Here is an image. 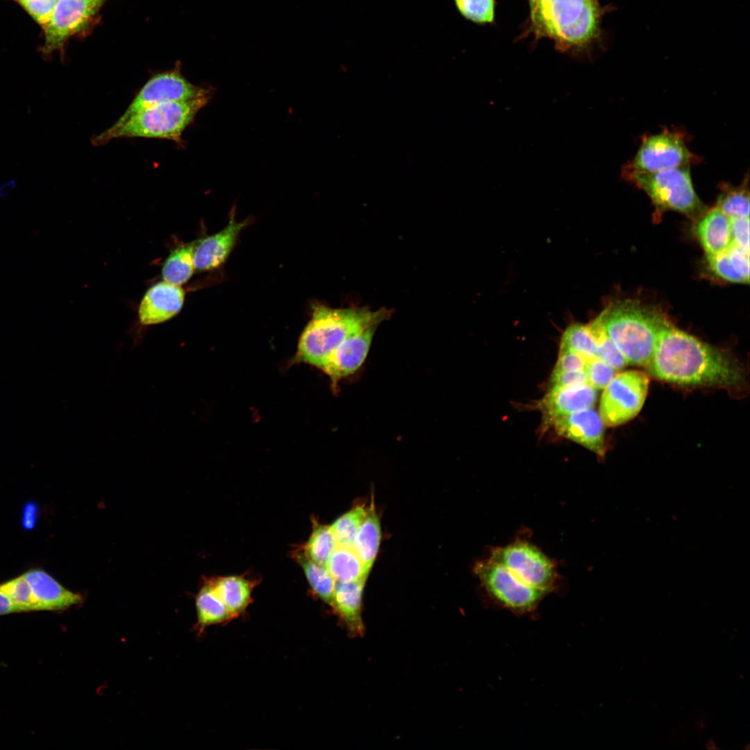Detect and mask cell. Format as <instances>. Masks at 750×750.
I'll use <instances>...</instances> for the list:
<instances>
[{
    "instance_id": "6da1fadb",
    "label": "cell",
    "mask_w": 750,
    "mask_h": 750,
    "mask_svg": "<svg viewBox=\"0 0 750 750\" xmlns=\"http://www.w3.org/2000/svg\"><path fill=\"white\" fill-rule=\"evenodd\" d=\"M646 368L655 378L683 385L739 389L745 372L728 351L710 345L671 324L660 335Z\"/></svg>"
},
{
    "instance_id": "7a4b0ae2",
    "label": "cell",
    "mask_w": 750,
    "mask_h": 750,
    "mask_svg": "<svg viewBox=\"0 0 750 750\" xmlns=\"http://www.w3.org/2000/svg\"><path fill=\"white\" fill-rule=\"evenodd\" d=\"M628 364L646 367L662 331L672 324L655 306L635 299L617 300L597 317Z\"/></svg>"
},
{
    "instance_id": "3957f363",
    "label": "cell",
    "mask_w": 750,
    "mask_h": 750,
    "mask_svg": "<svg viewBox=\"0 0 750 750\" xmlns=\"http://www.w3.org/2000/svg\"><path fill=\"white\" fill-rule=\"evenodd\" d=\"M389 310L364 308L334 309L316 306L299 342L297 359L321 368L329 355L350 335L376 320H385Z\"/></svg>"
},
{
    "instance_id": "277c9868",
    "label": "cell",
    "mask_w": 750,
    "mask_h": 750,
    "mask_svg": "<svg viewBox=\"0 0 750 750\" xmlns=\"http://www.w3.org/2000/svg\"><path fill=\"white\" fill-rule=\"evenodd\" d=\"M212 92L181 101L158 104L133 115L92 139L94 145H102L113 139L145 138L182 142L185 129L209 101Z\"/></svg>"
},
{
    "instance_id": "5b68a950",
    "label": "cell",
    "mask_w": 750,
    "mask_h": 750,
    "mask_svg": "<svg viewBox=\"0 0 750 750\" xmlns=\"http://www.w3.org/2000/svg\"><path fill=\"white\" fill-rule=\"evenodd\" d=\"M624 174L649 196L657 213L671 210L697 219L707 210L693 187L690 165L651 173Z\"/></svg>"
},
{
    "instance_id": "8992f818",
    "label": "cell",
    "mask_w": 750,
    "mask_h": 750,
    "mask_svg": "<svg viewBox=\"0 0 750 750\" xmlns=\"http://www.w3.org/2000/svg\"><path fill=\"white\" fill-rule=\"evenodd\" d=\"M474 571L488 594L500 606L515 612L533 611L547 594L526 584L490 557L477 562Z\"/></svg>"
},
{
    "instance_id": "52a82bcc",
    "label": "cell",
    "mask_w": 750,
    "mask_h": 750,
    "mask_svg": "<svg viewBox=\"0 0 750 750\" xmlns=\"http://www.w3.org/2000/svg\"><path fill=\"white\" fill-rule=\"evenodd\" d=\"M489 557L502 564L526 584L547 594L558 579L556 562L525 540H516L496 547Z\"/></svg>"
},
{
    "instance_id": "ba28073f",
    "label": "cell",
    "mask_w": 750,
    "mask_h": 750,
    "mask_svg": "<svg viewBox=\"0 0 750 750\" xmlns=\"http://www.w3.org/2000/svg\"><path fill=\"white\" fill-rule=\"evenodd\" d=\"M649 385L647 374L638 370L617 373L603 389L599 415L605 426H617L633 419L641 410Z\"/></svg>"
},
{
    "instance_id": "9c48e42d",
    "label": "cell",
    "mask_w": 750,
    "mask_h": 750,
    "mask_svg": "<svg viewBox=\"0 0 750 750\" xmlns=\"http://www.w3.org/2000/svg\"><path fill=\"white\" fill-rule=\"evenodd\" d=\"M108 0H58L47 23L42 27L44 56L62 52L70 38L82 33L94 22Z\"/></svg>"
},
{
    "instance_id": "30bf717a",
    "label": "cell",
    "mask_w": 750,
    "mask_h": 750,
    "mask_svg": "<svg viewBox=\"0 0 750 750\" xmlns=\"http://www.w3.org/2000/svg\"><path fill=\"white\" fill-rule=\"evenodd\" d=\"M210 92H212L210 88L197 86L188 81L179 67L158 73L143 85L116 123H122L153 106L190 100Z\"/></svg>"
},
{
    "instance_id": "8fae6325",
    "label": "cell",
    "mask_w": 750,
    "mask_h": 750,
    "mask_svg": "<svg viewBox=\"0 0 750 750\" xmlns=\"http://www.w3.org/2000/svg\"><path fill=\"white\" fill-rule=\"evenodd\" d=\"M692 157L679 134L665 131L642 139L625 172H656L690 165Z\"/></svg>"
},
{
    "instance_id": "7c38bea8",
    "label": "cell",
    "mask_w": 750,
    "mask_h": 750,
    "mask_svg": "<svg viewBox=\"0 0 750 750\" xmlns=\"http://www.w3.org/2000/svg\"><path fill=\"white\" fill-rule=\"evenodd\" d=\"M376 320L347 337L327 358L320 368L336 384L357 371L365 362L378 324Z\"/></svg>"
},
{
    "instance_id": "4fadbf2b",
    "label": "cell",
    "mask_w": 750,
    "mask_h": 750,
    "mask_svg": "<svg viewBox=\"0 0 750 750\" xmlns=\"http://www.w3.org/2000/svg\"><path fill=\"white\" fill-rule=\"evenodd\" d=\"M553 424L559 435L573 440L599 457L605 456V425L599 414L592 408L560 417Z\"/></svg>"
},
{
    "instance_id": "5bb4252c",
    "label": "cell",
    "mask_w": 750,
    "mask_h": 750,
    "mask_svg": "<svg viewBox=\"0 0 750 750\" xmlns=\"http://www.w3.org/2000/svg\"><path fill=\"white\" fill-rule=\"evenodd\" d=\"M184 297V290L180 285L165 281L154 284L146 292L140 303V322L148 326L170 319L181 310Z\"/></svg>"
},
{
    "instance_id": "9a60e30c",
    "label": "cell",
    "mask_w": 750,
    "mask_h": 750,
    "mask_svg": "<svg viewBox=\"0 0 750 750\" xmlns=\"http://www.w3.org/2000/svg\"><path fill=\"white\" fill-rule=\"evenodd\" d=\"M597 391L588 384L551 388L540 403L544 422L549 424L568 414L593 406Z\"/></svg>"
},
{
    "instance_id": "2e32d148",
    "label": "cell",
    "mask_w": 750,
    "mask_h": 750,
    "mask_svg": "<svg viewBox=\"0 0 750 750\" xmlns=\"http://www.w3.org/2000/svg\"><path fill=\"white\" fill-rule=\"evenodd\" d=\"M22 576L29 585L41 610H65L83 601L80 594L65 588L42 569H31Z\"/></svg>"
},
{
    "instance_id": "e0dca14e",
    "label": "cell",
    "mask_w": 750,
    "mask_h": 750,
    "mask_svg": "<svg viewBox=\"0 0 750 750\" xmlns=\"http://www.w3.org/2000/svg\"><path fill=\"white\" fill-rule=\"evenodd\" d=\"M245 225L246 222H237L234 212H232L228 224L224 228L203 240L201 239L194 251L195 269L199 271L210 270L223 263Z\"/></svg>"
},
{
    "instance_id": "ac0fdd59",
    "label": "cell",
    "mask_w": 750,
    "mask_h": 750,
    "mask_svg": "<svg viewBox=\"0 0 750 750\" xmlns=\"http://www.w3.org/2000/svg\"><path fill=\"white\" fill-rule=\"evenodd\" d=\"M694 232L706 257L718 255L733 244L731 220L715 206L697 218Z\"/></svg>"
},
{
    "instance_id": "d6986e66",
    "label": "cell",
    "mask_w": 750,
    "mask_h": 750,
    "mask_svg": "<svg viewBox=\"0 0 750 750\" xmlns=\"http://www.w3.org/2000/svg\"><path fill=\"white\" fill-rule=\"evenodd\" d=\"M366 580L336 581L332 606L349 632L360 635L364 632L362 598Z\"/></svg>"
},
{
    "instance_id": "ffe728a7",
    "label": "cell",
    "mask_w": 750,
    "mask_h": 750,
    "mask_svg": "<svg viewBox=\"0 0 750 750\" xmlns=\"http://www.w3.org/2000/svg\"><path fill=\"white\" fill-rule=\"evenodd\" d=\"M601 13L597 0H588L579 17L572 24L558 29L551 37L563 47L587 44L599 33Z\"/></svg>"
},
{
    "instance_id": "44dd1931",
    "label": "cell",
    "mask_w": 750,
    "mask_h": 750,
    "mask_svg": "<svg viewBox=\"0 0 750 750\" xmlns=\"http://www.w3.org/2000/svg\"><path fill=\"white\" fill-rule=\"evenodd\" d=\"M706 259L717 278L732 283H749V251L732 244L725 251Z\"/></svg>"
},
{
    "instance_id": "7402d4cb",
    "label": "cell",
    "mask_w": 750,
    "mask_h": 750,
    "mask_svg": "<svg viewBox=\"0 0 750 750\" xmlns=\"http://www.w3.org/2000/svg\"><path fill=\"white\" fill-rule=\"evenodd\" d=\"M381 538V524L374 501L354 539L352 548L369 574L376 559Z\"/></svg>"
},
{
    "instance_id": "603a6c76",
    "label": "cell",
    "mask_w": 750,
    "mask_h": 750,
    "mask_svg": "<svg viewBox=\"0 0 750 750\" xmlns=\"http://www.w3.org/2000/svg\"><path fill=\"white\" fill-rule=\"evenodd\" d=\"M588 0H552L538 15L534 23L551 37L559 28L574 22Z\"/></svg>"
},
{
    "instance_id": "cb8c5ba5",
    "label": "cell",
    "mask_w": 750,
    "mask_h": 750,
    "mask_svg": "<svg viewBox=\"0 0 750 750\" xmlns=\"http://www.w3.org/2000/svg\"><path fill=\"white\" fill-rule=\"evenodd\" d=\"M231 616L237 617L248 606L251 600V583L244 578L231 576L211 583Z\"/></svg>"
},
{
    "instance_id": "d4e9b609",
    "label": "cell",
    "mask_w": 750,
    "mask_h": 750,
    "mask_svg": "<svg viewBox=\"0 0 750 750\" xmlns=\"http://www.w3.org/2000/svg\"><path fill=\"white\" fill-rule=\"evenodd\" d=\"M200 240L179 246L173 250L162 268L165 281L181 285L186 283L194 273V251Z\"/></svg>"
},
{
    "instance_id": "484cf974",
    "label": "cell",
    "mask_w": 750,
    "mask_h": 750,
    "mask_svg": "<svg viewBox=\"0 0 750 750\" xmlns=\"http://www.w3.org/2000/svg\"><path fill=\"white\" fill-rule=\"evenodd\" d=\"M325 566L336 581L366 580L368 575L352 547L338 546Z\"/></svg>"
},
{
    "instance_id": "4316f807",
    "label": "cell",
    "mask_w": 750,
    "mask_h": 750,
    "mask_svg": "<svg viewBox=\"0 0 750 750\" xmlns=\"http://www.w3.org/2000/svg\"><path fill=\"white\" fill-rule=\"evenodd\" d=\"M196 607L198 624L201 629L233 618L211 583L206 584L200 590L196 598Z\"/></svg>"
},
{
    "instance_id": "83f0119b",
    "label": "cell",
    "mask_w": 750,
    "mask_h": 750,
    "mask_svg": "<svg viewBox=\"0 0 750 750\" xmlns=\"http://www.w3.org/2000/svg\"><path fill=\"white\" fill-rule=\"evenodd\" d=\"M297 560L303 568L313 592L331 606L336 580L326 567L311 560L303 553L297 555Z\"/></svg>"
},
{
    "instance_id": "f1b7e54d",
    "label": "cell",
    "mask_w": 750,
    "mask_h": 750,
    "mask_svg": "<svg viewBox=\"0 0 750 750\" xmlns=\"http://www.w3.org/2000/svg\"><path fill=\"white\" fill-rule=\"evenodd\" d=\"M560 350L578 353L585 362L597 357L595 340L588 324L574 323L569 326L562 335Z\"/></svg>"
},
{
    "instance_id": "f546056e",
    "label": "cell",
    "mask_w": 750,
    "mask_h": 750,
    "mask_svg": "<svg viewBox=\"0 0 750 750\" xmlns=\"http://www.w3.org/2000/svg\"><path fill=\"white\" fill-rule=\"evenodd\" d=\"M715 207L729 219L749 217V194L747 182L740 187L726 185L717 197Z\"/></svg>"
},
{
    "instance_id": "4dcf8cb0",
    "label": "cell",
    "mask_w": 750,
    "mask_h": 750,
    "mask_svg": "<svg viewBox=\"0 0 750 750\" xmlns=\"http://www.w3.org/2000/svg\"><path fill=\"white\" fill-rule=\"evenodd\" d=\"M367 514L365 506L356 505L330 526L338 546L353 547L356 533Z\"/></svg>"
},
{
    "instance_id": "1f68e13d",
    "label": "cell",
    "mask_w": 750,
    "mask_h": 750,
    "mask_svg": "<svg viewBox=\"0 0 750 750\" xmlns=\"http://www.w3.org/2000/svg\"><path fill=\"white\" fill-rule=\"evenodd\" d=\"M337 547L330 526L316 524L306 544L305 555L311 560L325 565Z\"/></svg>"
},
{
    "instance_id": "d6a6232c",
    "label": "cell",
    "mask_w": 750,
    "mask_h": 750,
    "mask_svg": "<svg viewBox=\"0 0 750 750\" xmlns=\"http://www.w3.org/2000/svg\"><path fill=\"white\" fill-rule=\"evenodd\" d=\"M588 325L595 340L597 357L616 370L627 365L625 358L608 336L599 319L597 317Z\"/></svg>"
},
{
    "instance_id": "836d02e7",
    "label": "cell",
    "mask_w": 750,
    "mask_h": 750,
    "mask_svg": "<svg viewBox=\"0 0 750 750\" xmlns=\"http://www.w3.org/2000/svg\"><path fill=\"white\" fill-rule=\"evenodd\" d=\"M0 591L9 597L19 612L41 610L22 575L0 584Z\"/></svg>"
},
{
    "instance_id": "e575fe53",
    "label": "cell",
    "mask_w": 750,
    "mask_h": 750,
    "mask_svg": "<svg viewBox=\"0 0 750 750\" xmlns=\"http://www.w3.org/2000/svg\"><path fill=\"white\" fill-rule=\"evenodd\" d=\"M460 15L477 24L492 23L494 18V0H453Z\"/></svg>"
},
{
    "instance_id": "d590c367",
    "label": "cell",
    "mask_w": 750,
    "mask_h": 750,
    "mask_svg": "<svg viewBox=\"0 0 750 750\" xmlns=\"http://www.w3.org/2000/svg\"><path fill=\"white\" fill-rule=\"evenodd\" d=\"M588 384L595 390L604 389L616 375V369L595 358L586 361L584 369Z\"/></svg>"
},
{
    "instance_id": "8d00e7d4",
    "label": "cell",
    "mask_w": 750,
    "mask_h": 750,
    "mask_svg": "<svg viewBox=\"0 0 750 750\" xmlns=\"http://www.w3.org/2000/svg\"><path fill=\"white\" fill-rule=\"evenodd\" d=\"M42 28L49 20L58 0H13Z\"/></svg>"
},
{
    "instance_id": "74e56055",
    "label": "cell",
    "mask_w": 750,
    "mask_h": 750,
    "mask_svg": "<svg viewBox=\"0 0 750 750\" xmlns=\"http://www.w3.org/2000/svg\"><path fill=\"white\" fill-rule=\"evenodd\" d=\"M588 384L585 370L573 372H552L551 388L572 387Z\"/></svg>"
},
{
    "instance_id": "f35d334b",
    "label": "cell",
    "mask_w": 750,
    "mask_h": 750,
    "mask_svg": "<svg viewBox=\"0 0 750 750\" xmlns=\"http://www.w3.org/2000/svg\"><path fill=\"white\" fill-rule=\"evenodd\" d=\"M730 220L733 244L749 251V217Z\"/></svg>"
},
{
    "instance_id": "ab89813d",
    "label": "cell",
    "mask_w": 750,
    "mask_h": 750,
    "mask_svg": "<svg viewBox=\"0 0 750 750\" xmlns=\"http://www.w3.org/2000/svg\"><path fill=\"white\" fill-rule=\"evenodd\" d=\"M585 360L578 353L560 350L558 359L553 372H573L584 370Z\"/></svg>"
},
{
    "instance_id": "60d3db41",
    "label": "cell",
    "mask_w": 750,
    "mask_h": 750,
    "mask_svg": "<svg viewBox=\"0 0 750 750\" xmlns=\"http://www.w3.org/2000/svg\"><path fill=\"white\" fill-rule=\"evenodd\" d=\"M19 612L9 597L0 591V615Z\"/></svg>"
},
{
    "instance_id": "b9f144b4",
    "label": "cell",
    "mask_w": 750,
    "mask_h": 750,
    "mask_svg": "<svg viewBox=\"0 0 750 750\" xmlns=\"http://www.w3.org/2000/svg\"><path fill=\"white\" fill-rule=\"evenodd\" d=\"M17 184V182L14 179L9 180L8 181L3 183L0 186V198L1 199H6L8 198L14 190Z\"/></svg>"
},
{
    "instance_id": "7bdbcfd3",
    "label": "cell",
    "mask_w": 750,
    "mask_h": 750,
    "mask_svg": "<svg viewBox=\"0 0 750 750\" xmlns=\"http://www.w3.org/2000/svg\"><path fill=\"white\" fill-rule=\"evenodd\" d=\"M532 17L538 15L552 0H529Z\"/></svg>"
},
{
    "instance_id": "ee69618b",
    "label": "cell",
    "mask_w": 750,
    "mask_h": 750,
    "mask_svg": "<svg viewBox=\"0 0 750 750\" xmlns=\"http://www.w3.org/2000/svg\"><path fill=\"white\" fill-rule=\"evenodd\" d=\"M706 748L709 749H717V747L716 746L715 743L712 740H710L707 742Z\"/></svg>"
}]
</instances>
